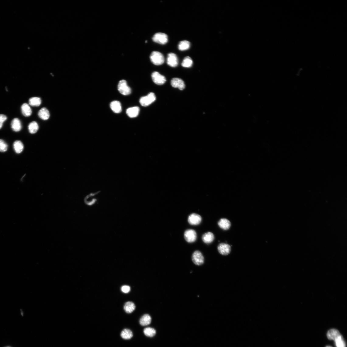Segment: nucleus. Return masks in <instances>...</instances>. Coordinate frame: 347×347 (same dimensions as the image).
<instances>
[{
	"mask_svg": "<svg viewBox=\"0 0 347 347\" xmlns=\"http://www.w3.org/2000/svg\"><path fill=\"white\" fill-rule=\"evenodd\" d=\"M150 58L152 63L156 65L162 64L164 62V58L163 55L157 51H154L151 54Z\"/></svg>",
	"mask_w": 347,
	"mask_h": 347,
	"instance_id": "1",
	"label": "nucleus"
},
{
	"mask_svg": "<svg viewBox=\"0 0 347 347\" xmlns=\"http://www.w3.org/2000/svg\"><path fill=\"white\" fill-rule=\"evenodd\" d=\"M214 236L211 232H207L203 235L202 239L203 241L206 244H209L212 243L214 241Z\"/></svg>",
	"mask_w": 347,
	"mask_h": 347,
	"instance_id": "16",
	"label": "nucleus"
},
{
	"mask_svg": "<svg viewBox=\"0 0 347 347\" xmlns=\"http://www.w3.org/2000/svg\"><path fill=\"white\" fill-rule=\"evenodd\" d=\"M8 145L2 140L0 139V152H5L8 150Z\"/></svg>",
	"mask_w": 347,
	"mask_h": 347,
	"instance_id": "30",
	"label": "nucleus"
},
{
	"mask_svg": "<svg viewBox=\"0 0 347 347\" xmlns=\"http://www.w3.org/2000/svg\"><path fill=\"white\" fill-rule=\"evenodd\" d=\"M218 224L221 229L224 230H229L231 225L230 221L225 218L220 219L218 221Z\"/></svg>",
	"mask_w": 347,
	"mask_h": 347,
	"instance_id": "13",
	"label": "nucleus"
},
{
	"mask_svg": "<svg viewBox=\"0 0 347 347\" xmlns=\"http://www.w3.org/2000/svg\"><path fill=\"white\" fill-rule=\"evenodd\" d=\"M122 338L124 339H130L133 337V333L131 331L128 329H125L122 331L121 334Z\"/></svg>",
	"mask_w": 347,
	"mask_h": 347,
	"instance_id": "23",
	"label": "nucleus"
},
{
	"mask_svg": "<svg viewBox=\"0 0 347 347\" xmlns=\"http://www.w3.org/2000/svg\"><path fill=\"white\" fill-rule=\"evenodd\" d=\"M13 146L15 152L18 154L21 153L24 149V145L20 141H16L14 143Z\"/></svg>",
	"mask_w": 347,
	"mask_h": 347,
	"instance_id": "22",
	"label": "nucleus"
},
{
	"mask_svg": "<svg viewBox=\"0 0 347 347\" xmlns=\"http://www.w3.org/2000/svg\"><path fill=\"white\" fill-rule=\"evenodd\" d=\"M144 333L147 337H152L154 336L156 334V331L154 329L148 327L144 330Z\"/></svg>",
	"mask_w": 347,
	"mask_h": 347,
	"instance_id": "27",
	"label": "nucleus"
},
{
	"mask_svg": "<svg viewBox=\"0 0 347 347\" xmlns=\"http://www.w3.org/2000/svg\"><path fill=\"white\" fill-rule=\"evenodd\" d=\"M184 237L185 240L187 242H194L196 240V233L195 230L192 229L187 230L185 232Z\"/></svg>",
	"mask_w": 347,
	"mask_h": 347,
	"instance_id": "5",
	"label": "nucleus"
},
{
	"mask_svg": "<svg viewBox=\"0 0 347 347\" xmlns=\"http://www.w3.org/2000/svg\"><path fill=\"white\" fill-rule=\"evenodd\" d=\"M152 40L154 42L159 44H165L168 42V36L165 33H157L153 37Z\"/></svg>",
	"mask_w": 347,
	"mask_h": 347,
	"instance_id": "4",
	"label": "nucleus"
},
{
	"mask_svg": "<svg viewBox=\"0 0 347 347\" xmlns=\"http://www.w3.org/2000/svg\"><path fill=\"white\" fill-rule=\"evenodd\" d=\"M11 128L14 131L19 132L22 129L21 123L19 119L17 118H14L11 123Z\"/></svg>",
	"mask_w": 347,
	"mask_h": 347,
	"instance_id": "17",
	"label": "nucleus"
},
{
	"mask_svg": "<svg viewBox=\"0 0 347 347\" xmlns=\"http://www.w3.org/2000/svg\"><path fill=\"white\" fill-rule=\"evenodd\" d=\"M21 110L23 114L26 117L29 116L32 114V111L31 108L29 105L27 103L22 105Z\"/></svg>",
	"mask_w": 347,
	"mask_h": 347,
	"instance_id": "19",
	"label": "nucleus"
},
{
	"mask_svg": "<svg viewBox=\"0 0 347 347\" xmlns=\"http://www.w3.org/2000/svg\"><path fill=\"white\" fill-rule=\"evenodd\" d=\"M39 129V126L37 123L35 121L31 123L28 126V130L31 134L36 133Z\"/></svg>",
	"mask_w": 347,
	"mask_h": 347,
	"instance_id": "24",
	"label": "nucleus"
},
{
	"mask_svg": "<svg viewBox=\"0 0 347 347\" xmlns=\"http://www.w3.org/2000/svg\"><path fill=\"white\" fill-rule=\"evenodd\" d=\"M156 99L155 94L151 92L147 96L141 97L140 100V103L142 106L146 107L151 104Z\"/></svg>",
	"mask_w": 347,
	"mask_h": 347,
	"instance_id": "2",
	"label": "nucleus"
},
{
	"mask_svg": "<svg viewBox=\"0 0 347 347\" xmlns=\"http://www.w3.org/2000/svg\"><path fill=\"white\" fill-rule=\"evenodd\" d=\"M171 84L172 86L175 88H178L180 90H183L185 88V85L184 82L180 78H174L172 79Z\"/></svg>",
	"mask_w": 347,
	"mask_h": 347,
	"instance_id": "11",
	"label": "nucleus"
},
{
	"mask_svg": "<svg viewBox=\"0 0 347 347\" xmlns=\"http://www.w3.org/2000/svg\"><path fill=\"white\" fill-rule=\"evenodd\" d=\"M111 109L113 112L119 113L122 111V106L120 102L118 101L112 102L110 104Z\"/></svg>",
	"mask_w": 347,
	"mask_h": 347,
	"instance_id": "14",
	"label": "nucleus"
},
{
	"mask_svg": "<svg viewBox=\"0 0 347 347\" xmlns=\"http://www.w3.org/2000/svg\"><path fill=\"white\" fill-rule=\"evenodd\" d=\"M178 59L177 56L174 53H170L168 54L167 63L170 67H175L178 64Z\"/></svg>",
	"mask_w": 347,
	"mask_h": 347,
	"instance_id": "10",
	"label": "nucleus"
},
{
	"mask_svg": "<svg viewBox=\"0 0 347 347\" xmlns=\"http://www.w3.org/2000/svg\"><path fill=\"white\" fill-rule=\"evenodd\" d=\"M202 220V218L200 215L194 213L189 216L188 221L189 224L191 225H197L201 223Z\"/></svg>",
	"mask_w": 347,
	"mask_h": 347,
	"instance_id": "8",
	"label": "nucleus"
},
{
	"mask_svg": "<svg viewBox=\"0 0 347 347\" xmlns=\"http://www.w3.org/2000/svg\"><path fill=\"white\" fill-rule=\"evenodd\" d=\"M190 47V43L186 40L181 41L179 43L178 48L181 51H184L189 49Z\"/></svg>",
	"mask_w": 347,
	"mask_h": 347,
	"instance_id": "25",
	"label": "nucleus"
},
{
	"mask_svg": "<svg viewBox=\"0 0 347 347\" xmlns=\"http://www.w3.org/2000/svg\"><path fill=\"white\" fill-rule=\"evenodd\" d=\"M38 115L39 117L44 120H48L50 116L49 112L46 108H43L40 110Z\"/></svg>",
	"mask_w": 347,
	"mask_h": 347,
	"instance_id": "18",
	"label": "nucleus"
},
{
	"mask_svg": "<svg viewBox=\"0 0 347 347\" xmlns=\"http://www.w3.org/2000/svg\"><path fill=\"white\" fill-rule=\"evenodd\" d=\"M7 119V117L4 115H0V129L2 127L3 123Z\"/></svg>",
	"mask_w": 347,
	"mask_h": 347,
	"instance_id": "31",
	"label": "nucleus"
},
{
	"mask_svg": "<svg viewBox=\"0 0 347 347\" xmlns=\"http://www.w3.org/2000/svg\"><path fill=\"white\" fill-rule=\"evenodd\" d=\"M140 112V108L135 106L128 108L127 110V113L130 118L136 117L138 116Z\"/></svg>",
	"mask_w": 347,
	"mask_h": 347,
	"instance_id": "12",
	"label": "nucleus"
},
{
	"mask_svg": "<svg viewBox=\"0 0 347 347\" xmlns=\"http://www.w3.org/2000/svg\"><path fill=\"white\" fill-rule=\"evenodd\" d=\"M326 347H331L330 346H327Z\"/></svg>",
	"mask_w": 347,
	"mask_h": 347,
	"instance_id": "33",
	"label": "nucleus"
},
{
	"mask_svg": "<svg viewBox=\"0 0 347 347\" xmlns=\"http://www.w3.org/2000/svg\"><path fill=\"white\" fill-rule=\"evenodd\" d=\"M217 248L219 253L222 255H227L229 254L231 252V246L229 245L226 243L220 244Z\"/></svg>",
	"mask_w": 347,
	"mask_h": 347,
	"instance_id": "9",
	"label": "nucleus"
},
{
	"mask_svg": "<svg viewBox=\"0 0 347 347\" xmlns=\"http://www.w3.org/2000/svg\"><path fill=\"white\" fill-rule=\"evenodd\" d=\"M29 105L33 106H38L41 104V99L38 97H33L31 98L29 101Z\"/></svg>",
	"mask_w": 347,
	"mask_h": 347,
	"instance_id": "26",
	"label": "nucleus"
},
{
	"mask_svg": "<svg viewBox=\"0 0 347 347\" xmlns=\"http://www.w3.org/2000/svg\"><path fill=\"white\" fill-rule=\"evenodd\" d=\"M337 347H346V345L342 335H341L335 340Z\"/></svg>",
	"mask_w": 347,
	"mask_h": 347,
	"instance_id": "29",
	"label": "nucleus"
},
{
	"mask_svg": "<svg viewBox=\"0 0 347 347\" xmlns=\"http://www.w3.org/2000/svg\"><path fill=\"white\" fill-rule=\"evenodd\" d=\"M339 331L337 330L332 329L330 330L327 333V337L329 340H335L341 335Z\"/></svg>",
	"mask_w": 347,
	"mask_h": 347,
	"instance_id": "15",
	"label": "nucleus"
},
{
	"mask_svg": "<svg viewBox=\"0 0 347 347\" xmlns=\"http://www.w3.org/2000/svg\"><path fill=\"white\" fill-rule=\"evenodd\" d=\"M151 321V318L149 314L144 315L140 318V323L142 326H146L150 324Z\"/></svg>",
	"mask_w": 347,
	"mask_h": 347,
	"instance_id": "20",
	"label": "nucleus"
},
{
	"mask_svg": "<svg viewBox=\"0 0 347 347\" xmlns=\"http://www.w3.org/2000/svg\"></svg>",
	"mask_w": 347,
	"mask_h": 347,
	"instance_id": "34",
	"label": "nucleus"
},
{
	"mask_svg": "<svg viewBox=\"0 0 347 347\" xmlns=\"http://www.w3.org/2000/svg\"><path fill=\"white\" fill-rule=\"evenodd\" d=\"M192 260L193 262L196 265H200L203 264L204 262V258L202 253L196 250L192 255Z\"/></svg>",
	"mask_w": 347,
	"mask_h": 347,
	"instance_id": "6",
	"label": "nucleus"
},
{
	"mask_svg": "<svg viewBox=\"0 0 347 347\" xmlns=\"http://www.w3.org/2000/svg\"><path fill=\"white\" fill-rule=\"evenodd\" d=\"M151 77L154 82L158 85L164 84L166 81L165 77L157 71L152 73Z\"/></svg>",
	"mask_w": 347,
	"mask_h": 347,
	"instance_id": "7",
	"label": "nucleus"
},
{
	"mask_svg": "<svg viewBox=\"0 0 347 347\" xmlns=\"http://www.w3.org/2000/svg\"><path fill=\"white\" fill-rule=\"evenodd\" d=\"M118 89L119 92L124 95H129L131 92V89L128 86L127 81L124 80L119 82Z\"/></svg>",
	"mask_w": 347,
	"mask_h": 347,
	"instance_id": "3",
	"label": "nucleus"
},
{
	"mask_svg": "<svg viewBox=\"0 0 347 347\" xmlns=\"http://www.w3.org/2000/svg\"><path fill=\"white\" fill-rule=\"evenodd\" d=\"M136 308L134 304L131 301H128L125 304L124 309L127 314L131 313L135 310Z\"/></svg>",
	"mask_w": 347,
	"mask_h": 347,
	"instance_id": "21",
	"label": "nucleus"
},
{
	"mask_svg": "<svg viewBox=\"0 0 347 347\" xmlns=\"http://www.w3.org/2000/svg\"><path fill=\"white\" fill-rule=\"evenodd\" d=\"M193 64V61L189 56H187L184 59L182 62V65L185 68H190Z\"/></svg>",
	"mask_w": 347,
	"mask_h": 347,
	"instance_id": "28",
	"label": "nucleus"
},
{
	"mask_svg": "<svg viewBox=\"0 0 347 347\" xmlns=\"http://www.w3.org/2000/svg\"><path fill=\"white\" fill-rule=\"evenodd\" d=\"M122 291L124 293H128L130 291V287L128 286H123L121 288Z\"/></svg>",
	"mask_w": 347,
	"mask_h": 347,
	"instance_id": "32",
	"label": "nucleus"
}]
</instances>
